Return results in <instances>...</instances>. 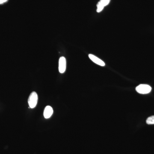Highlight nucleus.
Here are the masks:
<instances>
[{
    "instance_id": "nucleus-5",
    "label": "nucleus",
    "mask_w": 154,
    "mask_h": 154,
    "mask_svg": "<svg viewBox=\"0 0 154 154\" xmlns=\"http://www.w3.org/2000/svg\"><path fill=\"white\" fill-rule=\"evenodd\" d=\"M89 57L93 62L96 63V64L100 66H105V63L104 62V61L101 60L99 58L95 56V55H93V54H90L89 55Z\"/></svg>"
},
{
    "instance_id": "nucleus-6",
    "label": "nucleus",
    "mask_w": 154,
    "mask_h": 154,
    "mask_svg": "<svg viewBox=\"0 0 154 154\" xmlns=\"http://www.w3.org/2000/svg\"><path fill=\"white\" fill-rule=\"evenodd\" d=\"M53 113V109L50 106H47L45 108L43 115L45 119H48L51 117Z\"/></svg>"
},
{
    "instance_id": "nucleus-7",
    "label": "nucleus",
    "mask_w": 154,
    "mask_h": 154,
    "mask_svg": "<svg viewBox=\"0 0 154 154\" xmlns=\"http://www.w3.org/2000/svg\"><path fill=\"white\" fill-rule=\"evenodd\" d=\"M146 122L148 125L154 124V116H149L146 120Z\"/></svg>"
},
{
    "instance_id": "nucleus-4",
    "label": "nucleus",
    "mask_w": 154,
    "mask_h": 154,
    "mask_svg": "<svg viewBox=\"0 0 154 154\" xmlns=\"http://www.w3.org/2000/svg\"><path fill=\"white\" fill-rule=\"evenodd\" d=\"M110 0H101L97 5V12L100 13L103 10L104 7L107 6L110 3Z\"/></svg>"
},
{
    "instance_id": "nucleus-3",
    "label": "nucleus",
    "mask_w": 154,
    "mask_h": 154,
    "mask_svg": "<svg viewBox=\"0 0 154 154\" xmlns=\"http://www.w3.org/2000/svg\"><path fill=\"white\" fill-rule=\"evenodd\" d=\"M66 59L64 57H62L59 61V71L61 73H63L66 70Z\"/></svg>"
},
{
    "instance_id": "nucleus-2",
    "label": "nucleus",
    "mask_w": 154,
    "mask_h": 154,
    "mask_svg": "<svg viewBox=\"0 0 154 154\" xmlns=\"http://www.w3.org/2000/svg\"><path fill=\"white\" fill-rule=\"evenodd\" d=\"M136 91L139 94H146L152 91V88L149 85H140L136 88Z\"/></svg>"
},
{
    "instance_id": "nucleus-1",
    "label": "nucleus",
    "mask_w": 154,
    "mask_h": 154,
    "mask_svg": "<svg viewBox=\"0 0 154 154\" xmlns=\"http://www.w3.org/2000/svg\"><path fill=\"white\" fill-rule=\"evenodd\" d=\"M38 95L35 92H33L30 94L28 99V105L30 108L36 107L38 102Z\"/></svg>"
},
{
    "instance_id": "nucleus-8",
    "label": "nucleus",
    "mask_w": 154,
    "mask_h": 154,
    "mask_svg": "<svg viewBox=\"0 0 154 154\" xmlns=\"http://www.w3.org/2000/svg\"><path fill=\"white\" fill-rule=\"evenodd\" d=\"M8 0H0V4L5 2Z\"/></svg>"
}]
</instances>
